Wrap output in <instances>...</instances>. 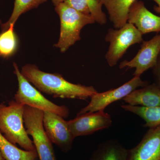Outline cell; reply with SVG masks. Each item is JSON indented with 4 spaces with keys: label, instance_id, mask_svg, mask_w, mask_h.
Listing matches in <instances>:
<instances>
[{
    "label": "cell",
    "instance_id": "1",
    "mask_svg": "<svg viewBox=\"0 0 160 160\" xmlns=\"http://www.w3.org/2000/svg\"><path fill=\"white\" fill-rule=\"evenodd\" d=\"M21 72L38 90L53 98L86 100L98 92L93 86L70 82L61 74L42 71L35 65H25Z\"/></svg>",
    "mask_w": 160,
    "mask_h": 160
},
{
    "label": "cell",
    "instance_id": "2",
    "mask_svg": "<svg viewBox=\"0 0 160 160\" xmlns=\"http://www.w3.org/2000/svg\"><path fill=\"white\" fill-rule=\"evenodd\" d=\"M25 105L12 100L8 106L0 104V131L9 142L27 151H35L33 141L26 132L24 124Z\"/></svg>",
    "mask_w": 160,
    "mask_h": 160
},
{
    "label": "cell",
    "instance_id": "3",
    "mask_svg": "<svg viewBox=\"0 0 160 160\" xmlns=\"http://www.w3.org/2000/svg\"><path fill=\"white\" fill-rule=\"evenodd\" d=\"M55 10L59 17L61 27L59 38L54 46L65 52L81 40L80 33L83 27L95 21L91 15L81 13L64 2L55 6Z\"/></svg>",
    "mask_w": 160,
    "mask_h": 160
},
{
    "label": "cell",
    "instance_id": "4",
    "mask_svg": "<svg viewBox=\"0 0 160 160\" xmlns=\"http://www.w3.org/2000/svg\"><path fill=\"white\" fill-rule=\"evenodd\" d=\"M13 66L18 84L15 101L44 112H53L64 118L69 116V109L67 106H58L47 99L22 74L17 63L13 62Z\"/></svg>",
    "mask_w": 160,
    "mask_h": 160
},
{
    "label": "cell",
    "instance_id": "5",
    "mask_svg": "<svg viewBox=\"0 0 160 160\" xmlns=\"http://www.w3.org/2000/svg\"><path fill=\"white\" fill-rule=\"evenodd\" d=\"M44 111L30 106L24 108V126L27 134L31 136L39 160H57L52 144L43 126Z\"/></svg>",
    "mask_w": 160,
    "mask_h": 160
},
{
    "label": "cell",
    "instance_id": "6",
    "mask_svg": "<svg viewBox=\"0 0 160 160\" xmlns=\"http://www.w3.org/2000/svg\"><path fill=\"white\" fill-rule=\"evenodd\" d=\"M142 36L134 25L128 22L120 29H109L105 37L109 44L105 55L109 66H116L129 47L142 42Z\"/></svg>",
    "mask_w": 160,
    "mask_h": 160
},
{
    "label": "cell",
    "instance_id": "7",
    "mask_svg": "<svg viewBox=\"0 0 160 160\" xmlns=\"http://www.w3.org/2000/svg\"><path fill=\"white\" fill-rule=\"evenodd\" d=\"M147 81H143L140 77H134L131 80L115 89L102 92H97L92 96L90 102L78 113L81 115L87 112L104 111L112 103L123 99L132 92L139 87L148 85Z\"/></svg>",
    "mask_w": 160,
    "mask_h": 160
},
{
    "label": "cell",
    "instance_id": "8",
    "mask_svg": "<svg viewBox=\"0 0 160 160\" xmlns=\"http://www.w3.org/2000/svg\"><path fill=\"white\" fill-rule=\"evenodd\" d=\"M142 42L135 56L130 61H123L119 66L121 69L135 68L134 77H141L145 72L153 68L160 53V34Z\"/></svg>",
    "mask_w": 160,
    "mask_h": 160
},
{
    "label": "cell",
    "instance_id": "9",
    "mask_svg": "<svg viewBox=\"0 0 160 160\" xmlns=\"http://www.w3.org/2000/svg\"><path fill=\"white\" fill-rule=\"evenodd\" d=\"M43 126L52 143L63 152L71 150L75 138L69 129L68 122L64 118L53 112H44Z\"/></svg>",
    "mask_w": 160,
    "mask_h": 160
},
{
    "label": "cell",
    "instance_id": "10",
    "mask_svg": "<svg viewBox=\"0 0 160 160\" xmlns=\"http://www.w3.org/2000/svg\"><path fill=\"white\" fill-rule=\"evenodd\" d=\"M67 122L75 138L89 135L98 130L108 129L112 124L111 116L104 111L77 115L75 118Z\"/></svg>",
    "mask_w": 160,
    "mask_h": 160
},
{
    "label": "cell",
    "instance_id": "11",
    "mask_svg": "<svg viewBox=\"0 0 160 160\" xmlns=\"http://www.w3.org/2000/svg\"><path fill=\"white\" fill-rule=\"evenodd\" d=\"M127 160H160V125L149 128L137 146L129 150Z\"/></svg>",
    "mask_w": 160,
    "mask_h": 160
},
{
    "label": "cell",
    "instance_id": "12",
    "mask_svg": "<svg viewBox=\"0 0 160 160\" xmlns=\"http://www.w3.org/2000/svg\"><path fill=\"white\" fill-rule=\"evenodd\" d=\"M127 22L134 25L143 35L160 32V17L149 11L142 1L136 0L132 5Z\"/></svg>",
    "mask_w": 160,
    "mask_h": 160
},
{
    "label": "cell",
    "instance_id": "13",
    "mask_svg": "<svg viewBox=\"0 0 160 160\" xmlns=\"http://www.w3.org/2000/svg\"><path fill=\"white\" fill-rule=\"evenodd\" d=\"M125 103L131 106L144 107L160 106V88L154 83L137 89L123 99Z\"/></svg>",
    "mask_w": 160,
    "mask_h": 160
},
{
    "label": "cell",
    "instance_id": "14",
    "mask_svg": "<svg viewBox=\"0 0 160 160\" xmlns=\"http://www.w3.org/2000/svg\"><path fill=\"white\" fill-rule=\"evenodd\" d=\"M129 150L115 139L100 143L89 160H127Z\"/></svg>",
    "mask_w": 160,
    "mask_h": 160
},
{
    "label": "cell",
    "instance_id": "15",
    "mask_svg": "<svg viewBox=\"0 0 160 160\" xmlns=\"http://www.w3.org/2000/svg\"><path fill=\"white\" fill-rule=\"evenodd\" d=\"M107 9L109 19L115 29H118L127 23L130 7L136 0H101Z\"/></svg>",
    "mask_w": 160,
    "mask_h": 160
},
{
    "label": "cell",
    "instance_id": "16",
    "mask_svg": "<svg viewBox=\"0 0 160 160\" xmlns=\"http://www.w3.org/2000/svg\"><path fill=\"white\" fill-rule=\"evenodd\" d=\"M0 151L5 160H34L38 157L36 150L27 151L18 148L0 131Z\"/></svg>",
    "mask_w": 160,
    "mask_h": 160
},
{
    "label": "cell",
    "instance_id": "17",
    "mask_svg": "<svg viewBox=\"0 0 160 160\" xmlns=\"http://www.w3.org/2000/svg\"><path fill=\"white\" fill-rule=\"evenodd\" d=\"M121 107L124 110L137 115L145 122L144 127L151 128L160 125V106L154 107H144L141 106L122 105Z\"/></svg>",
    "mask_w": 160,
    "mask_h": 160
},
{
    "label": "cell",
    "instance_id": "18",
    "mask_svg": "<svg viewBox=\"0 0 160 160\" xmlns=\"http://www.w3.org/2000/svg\"><path fill=\"white\" fill-rule=\"evenodd\" d=\"M47 0H15L13 10L9 19L1 25L2 31L8 29L12 24H15L21 15L37 8Z\"/></svg>",
    "mask_w": 160,
    "mask_h": 160
},
{
    "label": "cell",
    "instance_id": "19",
    "mask_svg": "<svg viewBox=\"0 0 160 160\" xmlns=\"http://www.w3.org/2000/svg\"><path fill=\"white\" fill-rule=\"evenodd\" d=\"M14 24L0 33V57H10L15 53L18 47L17 37L14 31Z\"/></svg>",
    "mask_w": 160,
    "mask_h": 160
},
{
    "label": "cell",
    "instance_id": "20",
    "mask_svg": "<svg viewBox=\"0 0 160 160\" xmlns=\"http://www.w3.org/2000/svg\"><path fill=\"white\" fill-rule=\"evenodd\" d=\"M155 83L160 88V53L155 66L152 68Z\"/></svg>",
    "mask_w": 160,
    "mask_h": 160
},
{
    "label": "cell",
    "instance_id": "21",
    "mask_svg": "<svg viewBox=\"0 0 160 160\" xmlns=\"http://www.w3.org/2000/svg\"><path fill=\"white\" fill-rule=\"evenodd\" d=\"M157 3V6H155L153 7V9L156 12L160 14V0H151Z\"/></svg>",
    "mask_w": 160,
    "mask_h": 160
},
{
    "label": "cell",
    "instance_id": "22",
    "mask_svg": "<svg viewBox=\"0 0 160 160\" xmlns=\"http://www.w3.org/2000/svg\"><path fill=\"white\" fill-rule=\"evenodd\" d=\"M54 6H57L60 3L63 2L65 0H51Z\"/></svg>",
    "mask_w": 160,
    "mask_h": 160
},
{
    "label": "cell",
    "instance_id": "23",
    "mask_svg": "<svg viewBox=\"0 0 160 160\" xmlns=\"http://www.w3.org/2000/svg\"><path fill=\"white\" fill-rule=\"evenodd\" d=\"M0 160H5L4 158H3L2 155L1 153V151H0Z\"/></svg>",
    "mask_w": 160,
    "mask_h": 160
},
{
    "label": "cell",
    "instance_id": "24",
    "mask_svg": "<svg viewBox=\"0 0 160 160\" xmlns=\"http://www.w3.org/2000/svg\"><path fill=\"white\" fill-rule=\"evenodd\" d=\"M2 21H1V20L0 19V25H2Z\"/></svg>",
    "mask_w": 160,
    "mask_h": 160
},
{
    "label": "cell",
    "instance_id": "25",
    "mask_svg": "<svg viewBox=\"0 0 160 160\" xmlns=\"http://www.w3.org/2000/svg\"><path fill=\"white\" fill-rule=\"evenodd\" d=\"M38 158H36V159H35L34 160H38Z\"/></svg>",
    "mask_w": 160,
    "mask_h": 160
}]
</instances>
